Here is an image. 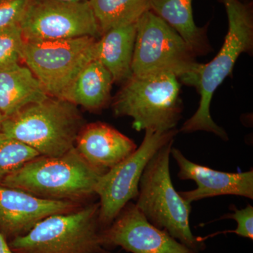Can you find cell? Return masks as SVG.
Listing matches in <instances>:
<instances>
[{"label": "cell", "mask_w": 253, "mask_h": 253, "mask_svg": "<svg viewBox=\"0 0 253 253\" xmlns=\"http://www.w3.org/2000/svg\"><path fill=\"white\" fill-rule=\"evenodd\" d=\"M220 1L224 4L227 15V34L217 56L211 62L199 63L198 66L191 86L199 91V108L194 116L184 123L180 131H208L227 141V134L214 122L210 108L214 91L231 74L241 54L253 51V11L252 4H245L240 0Z\"/></svg>", "instance_id": "6da1fadb"}, {"label": "cell", "mask_w": 253, "mask_h": 253, "mask_svg": "<svg viewBox=\"0 0 253 253\" xmlns=\"http://www.w3.org/2000/svg\"><path fill=\"white\" fill-rule=\"evenodd\" d=\"M103 174L74 147L58 157L40 156L32 160L1 184L41 199L81 204L96 196L95 186Z\"/></svg>", "instance_id": "7a4b0ae2"}, {"label": "cell", "mask_w": 253, "mask_h": 253, "mask_svg": "<svg viewBox=\"0 0 253 253\" xmlns=\"http://www.w3.org/2000/svg\"><path fill=\"white\" fill-rule=\"evenodd\" d=\"M173 143L174 139L163 146L146 165L135 205L151 224L200 253L206 246L190 227L191 204L176 191L171 179L169 158Z\"/></svg>", "instance_id": "3957f363"}, {"label": "cell", "mask_w": 253, "mask_h": 253, "mask_svg": "<svg viewBox=\"0 0 253 253\" xmlns=\"http://www.w3.org/2000/svg\"><path fill=\"white\" fill-rule=\"evenodd\" d=\"M84 125L77 106L49 96L4 119L1 132L28 145L42 156L58 157L75 147Z\"/></svg>", "instance_id": "277c9868"}, {"label": "cell", "mask_w": 253, "mask_h": 253, "mask_svg": "<svg viewBox=\"0 0 253 253\" xmlns=\"http://www.w3.org/2000/svg\"><path fill=\"white\" fill-rule=\"evenodd\" d=\"M179 92V78L172 73L131 76L113 100V113L132 118L138 131L172 130L181 118Z\"/></svg>", "instance_id": "5b68a950"}, {"label": "cell", "mask_w": 253, "mask_h": 253, "mask_svg": "<svg viewBox=\"0 0 253 253\" xmlns=\"http://www.w3.org/2000/svg\"><path fill=\"white\" fill-rule=\"evenodd\" d=\"M99 203L54 214L8 241L14 253H111L101 243Z\"/></svg>", "instance_id": "8992f818"}, {"label": "cell", "mask_w": 253, "mask_h": 253, "mask_svg": "<svg viewBox=\"0 0 253 253\" xmlns=\"http://www.w3.org/2000/svg\"><path fill=\"white\" fill-rule=\"evenodd\" d=\"M175 30L148 10L136 22L131 76L167 73L191 86L199 63Z\"/></svg>", "instance_id": "52a82bcc"}, {"label": "cell", "mask_w": 253, "mask_h": 253, "mask_svg": "<svg viewBox=\"0 0 253 253\" xmlns=\"http://www.w3.org/2000/svg\"><path fill=\"white\" fill-rule=\"evenodd\" d=\"M96 38L25 41L23 61L51 97L61 99L87 63L94 60Z\"/></svg>", "instance_id": "ba28073f"}, {"label": "cell", "mask_w": 253, "mask_h": 253, "mask_svg": "<svg viewBox=\"0 0 253 253\" xmlns=\"http://www.w3.org/2000/svg\"><path fill=\"white\" fill-rule=\"evenodd\" d=\"M177 133L176 129L167 131L147 129L140 146L130 156L100 176L95 186V194L99 198L101 230L112 224L128 203L136 200L146 165Z\"/></svg>", "instance_id": "9c48e42d"}, {"label": "cell", "mask_w": 253, "mask_h": 253, "mask_svg": "<svg viewBox=\"0 0 253 253\" xmlns=\"http://www.w3.org/2000/svg\"><path fill=\"white\" fill-rule=\"evenodd\" d=\"M19 26L25 41L102 36L89 1L29 0Z\"/></svg>", "instance_id": "30bf717a"}, {"label": "cell", "mask_w": 253, "mask_h": 253, "mask_svg": "<svg viewBox=\"0 0 253 253\" xmlns=\"http://www.w3.org/2000/svg\"><path fill=\"white\" fill-rule=\"evenodd\" d=\"M101 239L109 251L121 247L131 253H200L151 224L131 202L101 231Z\"/></svg>", "instance_id": "8fae6325"}, {"label": "cell", "mask_w": 253, "mask_h": 253, "mask_svg": "<svg viewBox=\"0 0 253 253\" xmlns=\"http://www.w3.org/2000/svg\"><path fill=\"white\" fill-rule=\"evenodd\" d=\"M83 204L41 199L0 184V232L8 241L24 236L40 221L76 211Z\"/></svg>", "instance_id": "7c38bea8"}, {"label": "cell", "mask_w": 253, "mask_h": 253, "mask_svg": "<svg viewBox=\"0 0 253 253\" xmlns=\"http://www.w3.org/2000/svg\"><path fill=\"white\" fill-rule=\"evenodd\" d=\"M171 156L179 168L177 176L181 180H192L197 188L191 191H179L186 202L191 203L207 198L232 195L253 199V169L245 172H221L189 161L180 150L172 147Z\"/></svg>", "instance_id": "4fadbf2b"}, {"label": "cell", "mask_w": 253, "mask_h": 253, "mask_svg": "<svg viewBox=\"0 0 253 253\" xmlns=\"http://www.w3.org/2000/svg\"><path fill=\"white\" fill-rule=\"evenodd\" d=\"M75 147L86 162L104 174L137 149L129 137L101 122L84 125Z\"/></svg>", "instance_id": "5bb4252c"}, {"label": "cell", "mask_w": 253, "mask_h": 253, "mask_svg": "<svg viewBox=\"0 0 253 253\" xmlns=\"http://www.w3.org/2000/svg\"><path fill=\"white\" fill-rule=\"evenodd\" d=\"M49 96L26 65L18 63L0 70V112L4 119Z\"/></svg>", "instance_id": "9a60e30c"}, {"label": "cell", "mask_w": 253, "mask_h": 253, "mask_svg": "<svg viewBox=\"0 0 253 253\" xmlns=\"http://www.w3.org/2000/svg\"><path fill=\"white\" fill-rule=\"evenodd\" d=\"M136 22L109 30L95 42L94 59L109 71L114 83L126 82L131 76Z\"/></svg>", "instance_id": "2e32d148"}, {"label": "cell", "mask_w": 253, "mask_h": 253, "mask_svg": "<svg viewBox=\"0 0 253 253\" xmlns=\"http://www.w3.org/2000/svg\"><path fill=\"white\" fill-rule=\"evenodd\" d=\"M112 76L97 60L82 69L61 99L90 111L104 109L111 99Z\"/></svg>", "instance_id": "e0dca14e"}, {"label": "cell", "mask_w": 253, "mask_h": 253, "mask_svg": "<svg viewBox=\"0 0 253 253\" xmlns=\"http://www.w3.org/2000/svg\"><path fill=\"white\" fill-rule=\"evenodd\" d=\"M193 0H149L150 10L177 32L196 56L208 54L211 50L206 28L195 23Z\"/></svg>", "instance_id": "ac0fdd59"}, {"label": "cell", "mask_w": 253, "mask_h": 253, "mask_svg": "<svg viewBox=\"0 0 253 253\" xmlns=\"http://www.w3.org/2000/svg\"><path fill=\"white\" fill-rule=\"evenodd\" d=\"M101 34L136 23L150 10L149 0H89Z\"/></svg>", "instance_id": "d6986e66"}, {"label": "cell", "mask_w": 253, "mask_h": 253, "mask_svg": "<svg viewBox=\"0 0 253 253\" xmlns=\"http://www.w3.org/2000/svg\"><path fill=\"white\" fill-rule=\"evenodd\" d=\"M40 156L28 145L0 132V184L5 178Z\"/></svg>", "instance_id": "ffe728a7"}, {"label": "cell", "mask_w": 253, "mask_h": 253, "mask_svg": "<svg viewBox=\"0 0 253 253\" xmlns=\"http://www.w3.org/2000/svg\"><path fill=\"white\" fill-rule=\"evenodd\" d=\"M25 40L19 24L0 31V70L23 61Z\"/></svg>", "instance_id": "44dd1931"}, {"label": "cell", "mask_w": 253, "mask_h": 253, "mask_svg": "<svg viewBox=\"0 0 253 253\" xmlns=\"http://www.w3.org/2000/svg\"><path fill=\"white\" fill-rule=\"evenodd\" d=\"M230 210L232 212L225 214L219 218L221 219H234L237 222V228L235 230L219 231L207 237H200L201 241H206L208 238L213 237L220 234H229L233 233L236 235L253 239V207L251 205H248L246 208L238 209L234 205L231 206Z\"/></svg>", "instance_id": "7402d4cb"}, {"label": "cell", "mask_w": 253, "mask_h": 253, "mask_svg": "<svg viewBox=\"0 0 253 253\" xmlns=\"http://www.w3.org/2000/svg\"><path fill=\"white\" fill-rule=\"evenodd\" d=\"M29 0H0V31L19 24Z\"/></svg>", "instance_id": "603a6c76"}, {"label": "cell", "mask_w": 253, "mask_h": 253, "mask_svg": "<svg viewBox=\"0 0 253 253\" xmlns=\"http://www.w3.org/2000/svg\"><path fill=\"white\" fill-rule=\"evenodd\" d=\"M0 253H14L10 248L9 242L0 232Z\"/></svg>", "instance_id": "cb8c5ba5"}, {"label": "cell", "mask_w": 253, "mask_h": 253, "mask_svg": "<svg viewBox=\"0 0 253 253\" xmlns=\"http://www.w3.org/2000/svg\"><path fill=\"white\" fill-rule=\"evenodd\" d=\"M62 1H72V2H81V1H86L89 0H62Z\"/></svg>", "instance_id": "d4e9b609"}, {"label": "cell", "mask_w": 253, "mask_h": 253, "mask_svg": "<svg viewBox=\"0 0 253 253\" xmlns=\"http://www.w3.org/2000/svg\"><path fill=\"white\" fill-rule=\"evenodd\" d=\"M3 121H4V118L0 112V132H1V125H2Z\"/></svg>", "instance_id": "484cf974"}]
</instances>
